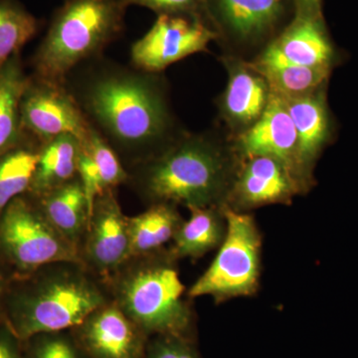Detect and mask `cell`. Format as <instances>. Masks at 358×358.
I'll use <instances>...</instances> for the list:
<instances>
[{
	"mask_svg": "<svg viewBox=\"0 0 358 358\" xmlns=\"http://www.w3.org/2000/svg\"><path fill=\"white\" fill-rule=\"evenodd\" d=\"M230 140L240 159L268 157L280 160L308 190L312 187L301 173L296 128L286 101L279 94L272 91L267 109L260 120L248 131Z\"/></svg>",
	"mask_w": 358,
	"mask_h": 358,
	"instance_id": "14",
	"label": "cell"
},
{
	"mask_svg": "<svg viewBox=\"0 0 358 358\" xmlns=\"http://www.w3.org/2000/svg\"><path fill=\"white\" fill-rule=\"evenodd\" d=\"M29 75L26 74L21 53L0 68V157L23 138L20 102Z\"/></svg>",
	"mask_w": 358,
	"mask_h": 358,
	"instance_id": "23",
	"label": "cell"
},
{
	"mask_svg": "<svg viewBox=\"0 0 358 358\" xmlns=\"http://www.w3.org/2000/svg\"><path fill=\"white\" fill-rule=\"evenodd\" d=\"M241 159L225 131H185L129 171L128 185L148 205L224 207Z\"/></svg>",
	"mask_w": 358,
	"mask_h": 358,
	"instance_id": "2",
	"label": "cell"
},
{
	"mask_svg": "<svg viewBox=\"0 0 358 358\" xmlns=\"http://www.w3.org/2000/svg\"><path fill=\"white\" fill-rule=\"evenodd\" d=\"M23 134L20 143L0 157V214L9 202L28 192L38 164L41 143Z\"/></svg>",
	"mask_w": 358,
	"mask_h": 358,
	"instance_id": "24",
	"label": "cell"
},
{
	"mask_svg": "<svg viewBox=\"0 0 358 358\" xmlns=\"http://www.w3.org/2000/svg\"><path fill=\"white\" fill-rule=\"evenodd\" d=\"M31 197L47 220L81 254L88 229L90 207L79 176L43 195Z\"/></svg>",
	"mask_w": 358,
	"mask_h": 358,
	"instance_id": "19",
	"label": "cell"
},
{
	"mask_svg": "<svg viewBox=\"0 0 358 358\" xmlns=\"http://www.w3.org/2000/svg\"><path fill=\"white\" fill-rule=\"evenodd\" d=\"M66 86L127 169L152 159L185 131L162 73L102 56L73 71Z\"/></svg>",
	"mask_w": 358,
	"mask_h": 358,
	"instance_id": "1",
	"label": "cell"
},
{
	"mask_svg": "<svg viewBox=\"0 0 358 358\" xmlns=\"http://www.w3.org/2000/svg\"><path fill=\"white\" fill-rule=\"evenodd\" d=\"M73 329L92 358H143L147 352V334L113 301Z\"/></svg>",
	"mask_w": 358,
	"mask_h": 358,
	"instance_id": "15",
	"label": "cell"
},
{
	"mask_svg": "<svg viewBox=\"0 0 358 358\" xmlns=\"http://www.w3.org/2000/svg\"><path fill=\"white\" fill-rule=\"evenodd\" d=\"M227 232L210 266L188 289V298L208 296L216 301L250 296L259 288L262 235L247 212L223 207Z\"/></svg>",
	"mask_w": 358,
	"mask_h": 358,
	"instance_id": "7",
	"label": "cell"
},
{
	"mask_svg": "<svg viewBox=\"0 0 358 358\" xmlns=\"http://www.w3.org/2000/svg\"><path fill=\"white\" fill-rule=\"evenodd\" d=\"M250 64L266 80L275 93L282 98H296L326 87L331 69L296 64L270 43Z\"/></svg>",
	"mask_w": 358,
	"mask_h": 358,
	"instance_id": "18",
	"label": "cell"
},
{
	"mask_svg": "<svg viewBox=\"0 0 358 358\" xmlns=\"http://www.w3.org/2000/svg\"><path fill=\"white\" fill-rule=\"evenodd\" d=\"M127 7L138 6L147 7L160 14H178L200 18L212 26L207 0H121ZM213 28V26H212ZM214 29V28H213Z\"/></svg>",
	"mask_w": 358,
	"mask_h": 358,
	"instance_id": "28",
	"label": "cell"
},
{
	"mask_svg": "<svg viewBox=\"0 0 358 358\" xmlns=\"http://www.w3.org/2000/svg\"><path fill=\"white\" fill-rule=\"evenodd\" d=\"M285 99V98H284ZM298 136L299 162L306 180L313 185V169L333 136L327 86L308 95L285 99Z\"/></svg>",
	"mask_w": 358,
	"mask_h": 358,
	"instance_id": "16",
	"label": "cell"
},
{
	"mask_svg": "<svg viewBox=\"0 0 358 358\" xmlns=\"http://www.w3.org/2000/svg\"><path fill=\"white\" fill-rule=\"evenodd\" d=\"M59 334H37L22 341L24 358H80L72 343Z\"/></svg>",
	"mask_w": 358,
	"mask_h": 358,
	"instance_id": "27",
	"label": "cell"
},
{
	"mask_svg": "<svg viewBox=\"0 0 358 358\" xmlns=\"http://www.w3.org/2000/svg\"><path fill=\"white\" fill-rule=\"evenodd\" d=\"M80 152L81 141L72 134L59 136L42 145L36 171L26 194L40 196L76 178Z\"/></svg>",
	"mask_w": 358,
	"mask_h": 358,
	"instance_id": "22",
	"label": "cell"
},
{
	"mask_svg": "<svg viewBox=\"0 0 358 358\" xmlns=\"http://www.w3.org/2000/svg\"><path fill=\"white\" fill-rule=\"evenodd\" d=\"M218 34L206 21L178 14H160L147 34L131 49V66L150 73H162L193 54L206 52Z\"/></svg>",
	"mask_w": 358,
	"mask_h": 358,
	"instance_id": "10",
	"label": "cell"
},
{
	"mask_svg": "<svg viewBox=\"0 0 358 358\" xmlns=\"http://www.w3.org/2000/svg\"><path fill=\"white\" fill-rule=\"evenodd\" d=\"M147 358H200L192 339L157 336L147 346Z\"/></svg>",
	"mask_w": 358,
	"mask_h": 358,
	"instance_id": "29",
	"label": "cell"
},
{
	"mask_svg": "<svg viewBox=\"0 0 358 358\" xmlns=\"http://www.w3.org/2000/svg\"><path fill=\"white\" fill-rule=\"evenodd\" d=\"M271 43L296 64L333 70L336 63V50L322 16L294 13Z\"/></svg>",
	"mask_w": 358,
	"mask_h": 358,
	"instance_id": "17",
	"label": "cell"
},
{
	"mask_svg": "<svg viewBox=\"0 0 358 358\" xmlns=\"http://www.w3.org/2000/svg\"><path fill=\"white\" fill-rule=\"evenodd\" d=\"M112 301L107 287L83 263L56 262L11 275L4 299V322L24 341L81 324Z\"/></svg>",
	"mask_w": 358,
	"mask_h": 358,
	"instance_id": "3",
	"label": "cell"
},
{
	"mask_svg": "<svg viewBox=\"0 0 358 358\" xmlns=\"http://www.w3.org/2000/svg\"><path fill=\"white\" fill-rule=\"evenodd\" d=\"M39 22L17 0H0V68L36 35Z\"/></svg>",
	"mask_w": 358,
	"mask_h": 358,
	"instance_id": "25",
	"label": "cell"
},
{
	"mask_svg": "<svg viewBox=\"0 0 358 358\" xmlns=\"http://www.w3.org/2000/svg\"><path fill=\"white\" fill-rule=\"evenodd\" d=\"M11 275H13L8 272V270L0 263V324L4 322V299H6V291L7 288H8L9 282H10Z\"/></svg>",
	"mask_w": 358,
	"mask_h": 358,
	"instance_id": "32",
	"label": "cell"
},
{
	"mask_svg": "<svg viewBox=\"0 0 358 358\" xmlns=\"http://www.w3.org/2000/svg\"><path fill=\"white\" fill-rule=\"evenodd\" d=\"M223 55L253 60L286 27L288 0H207ZM294 8V7H293Z\"/></svg>",
	"mask_w": 358,
	"mask_h": 358,
	"instance_id": "8",
	"label": "cell"
},
{
	"mask_svg": "<svg viewBox=\"0 0 358 358\" xmlns=\"http://www.w3.org/2000/svg\"><path fill=\"white\" fill-rule=\"evenodd\" d=\"M82 262L79 250L48 220L30 195L9 202L0 214V263L22 275L56 262Z\"/></svg>",
	"mask_w": 358,
	"mask_h": 358,
	"instance_id": "6",
	"label": "cell"
},
{
	"mask_svg": "<svg viewBox=\"0 0 358 358\" xmlns=\"http://www.w3.org/2000/svg\"><path fill=\"white\" fill-rule=\"evenodd\" d=\"M126 9L121 0H66L33 56L32 75L66 84L73 71L102 57L119 38Z\"/></svg>",
	"mask_w": 358,
	"mask_h": 358,
	"instance_id": "5",
	"label": "cell"
},
{
	"mask_svg": "<svg viewBox=\"0 0 358 358\" xmlns=\"http://www.w3.org/2000/svg\"><path fill=\"white\" fill-rule=\"evenodd\" d=\"M129 258L128 216L115 190L96 197L81 248L82 262L105 281Z\"/></svg>",
	"mask_w": 358,
	"mask_h": 358,
	"instance_id": "11",
	"label": "cell"
},
{
	"mask_svg": "<svg viewBox=\"0 0 358 358\" xmlns=\"http://www.w3.org/2000/svg\"><path fill=\"white\" fill-rule=\"evenodd\" d=\"M294 7V13L322 16V0H288Z\"/></svg>",
	"mask_w": 358,
	"mask_h": 358,
	"instance_id": "31",
	"label": "cell"
},
{
	"mask_svg": "<svg viewBox=\"0 0 358 358\" xmlns=\"http://www.w3.org/2000/svg\"><path fill=\"white\" fill-rule=\"evenodd\" d=\"M308 192L305 185L280 160L268 157L241 159L226 207L247 212L274 204H291Z\"/></svg>",
	"mask_w": 358,
	"mask_h": 358,
	"instance_id": "12",
	"label": "cell"
},
{
	"mask_svg": "<svg viewBox=\"0 0 358 358\" xmlns=\"http://www.w3.org/2000/svg\"><path fill=\"white\" fill-rule=\"evenodd\" d=\"M0 358H24L22 341L13 334L6 322L0 324Z\"/></svg>",
	"mask_w": 358,
	"mask_h": 358,
	"instance_id": "30",
	"label": "cell"
},
{
	"mask_svg": "<svg viewBox=\"0 0 358 358\" xmlns=\"http://www.w3.org/2000/svg\"><path fill=\"white\" fill-rule=\"evenodd\" d=\"M103 284L115 305L147 336L192 339V310L169 248L131 257Z\"/></svg>",
	"mask_w": 358,
	"mask_h": 358,
	"instance_id": "4",
	"label": "cell"
},
{
	"mask_svg": "<svg viewBox=\"0 0 358 358\" xmlns=\"http://www.w3.org/2000/svg\"><path fill=\"white\" fill-rule=\"evenodd\" d=\"M23 133L41 145L63 134L86 140L91 124L66 84L29 75L20 102Z\"/></svg>",
	"mask_w": 358,
	"mask_h": 358,
	"instance_id": "9",
	"label": "cell"
},
{
	"mask_svg": "<svg viewBox=\"0 0 358 358\" xmlns=\"http://www.w3.org/2000/svg\"><path fill=\"white\" fill-rule=\"evenodd\" d=\"M221 62L227 72V84L216 106L223 131L233 138L260 120L270 102L272 90L249 61L222 55Z\"/></svg>",
	"mask_w": 358,
	"mask_h": 358,
	"instance_id": "13",
	"label": "cell"
},
{
	"mask_svg": "<svg viewBox=\"0 0 358 358\" xmlns=\"http://www.w3.org/2000/svg\"><path fill=\"white\" fill-rule=\"evenodd\" d=\"M183 221L178 206L169 203L148 205L147 210L128 216L129 258L166 248Z\"/></svg>",
	"mask_w": 358,
	"mask_h": 358,
	"instance_id": "21",
	"label": "cell"
},
{
	"mask_svg": "<svg viewBox=\"0 0 358 358\" xmlns=\"http://www.w3.org/2000/svg\"><path fill=\"white\" fill-rule=\"evenodd\" d=\"M81 143L95 162L103 192L115 190L120 185L128 183V169L120 159L119 155L115 154L113 148L95 129H91L89 136Z\"/></svg>",
	"mask_w": 358,
	"mask_h": 358,
	"instance_id": "26",
	"label": "cell"
},
{
	"mask_svg": "<svg viewBox=\"0 0 358 358\" xmlns=\"http://www.w3.org/2000/svg\"><path fill=\"white\" fill-rule=\"evenodd\" d=\"M190 217L183 221L169 250L176 259H199L222 244L227 222L223 207H192Z\"/></svg>",
	"mask_w": 358,
	"mask_h": 358,
	"instance_id": "20",
	"label": "cell"
}]
</instances>
